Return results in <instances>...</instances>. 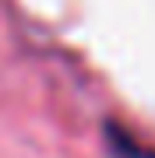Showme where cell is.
I'll list each match as a JSON object with an SVG mask.
<instances>
[{"mask_svg":"<svg viewBox=\"0 0 155 158\" xmlns=\"http://www.w3.org/2000/svg\"><path fill=\"white\" fill-rule=\"evenodd\" d=\"M106 134H109V148H113V155H116V158H155V151L141 148V144L134 141V137L127 134L123 127L109 123V127H106Z\"/></svg>","mask_w":155,"mask_h":158,"instance_id":"6da1fadb","label":"cell"}]
</instances>
